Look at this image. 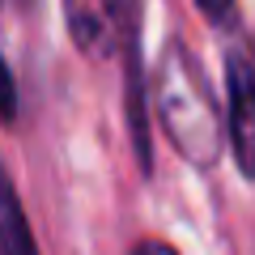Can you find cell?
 I'll use <instances>...</instances> for the list:
<instances>
[{"label": "cell", "mask_w": 255, "mask_h": 255, "mask_svg": "<svg viewBox=\"0 0 255 255\" xmlns=\"http://www.w3.org/2000/svg\"><path fill=\"white\" fill-rule=\"evenodd\" d=\"M153 107H157V124H162L166 140L187 166L213 170L221 162L226 119H221L209 81H204L200 64L183 38H170L162 47V60H157V73H153Z\"/></svg>", "instance_id": "1"}, {"label": "cell", "mask_w": 255, "mask_h": 255, "mask_svg": "<svg viewBox=\"0 0 255 255\" xmlns=\"http://www.w3.org/2000/svg\"><path fill=\"white\" fill-rule=\"evenodd\" d=\"M226 136L238 174L255 183V64L247 51L226 55Z\"/></svg>", "instance_id": "2"}, {"label": "cell", "mask_w": 255, "mask_h": 255, "mask_svg": "<svg viewBox=\"0 0 255 255\" xmlns=\"http://www.w3.org/2000/svg\"><path fill=\"white\" fill-rule=\"evenodd\" d=\"M64 26L81 55L107 60L119 47V0H64Z\"/></svg>", "instance_id": "3"}, {"label": "cell", "mask_w": 255, "mask_h": 255, "mask_svg": "<svg viewBox=\"0 0 255 255\" xmlns=\"http://www.w3.org/2000/svg\"><path fill=\"white\" fill-rule=\"evenodd\" d=\"M0 255H38L30 221H26V209H21L4 166H0Z\"/></svg>", "instance_id": "4"}, {"label": "cell", "mask_w": 255, "mask_h": 255, "mask_svg": "<svg viewBox=\"0 0 255 255\" xmlns=\"http://www.w3.org/2000/svg\"><path fill=\"white\" fill-rule=\"evenodd\" d=\"M21 111V98H17V81H13V68L4 64L0 55V124H13Z\"/></svg>", "instance_id": "5"}, {"label": "cell", "mask_w": 255, "mask_h": 255, "mask_svg": "<svg viewBox=\"0 0 255 255\" xmlns=\"http://www.w3.org/2000/svg\"><path fill=\"white\" fill-rule=\"evenodd\" d=\"M196 9L204 13V21H213V26H230V17H234L238 0H196Z\"/></svg>", "instance_id": "6"}, {"label": "cell", "mask_w": 255, "mask_h": 255, "mask_svg": "<svg viewBox=\"0 0 255 255\" xmlns=\"http://www.w3.org/2000/svg\"><path fill=\"white\" fill-rule=\"evenodd\" d=\"M132 255H179V247H170L166 238H140L132 247Z\"/></svg>", "instance_id": "7"}, {"label": "cell", "mask_w": 255, "mask_h": 255, "mask_svg": "<svg viewBox=\"0 0 255 255\" xmlns=\"http://www.w3.org/2000/svg\"><path fill=\"white\" fill-rule=\"evenodd\" d=\"M4 4H9V0H0V9H4Z\"/></svg>", "instance_id": "8"}, {"label": "cell", "mask_w": 255, "mask_h": 255, "mask_svg": "<svg viewBox=\"0 0 255 255\" xmlns=\"http://www.w3.org/2000/svg\"><path fill=\"white\" fill-rule=\"evenodd\" d=\"M251 64H255V51H251Z\"/></svg>", "instance_id": "9"}]
</instances>
